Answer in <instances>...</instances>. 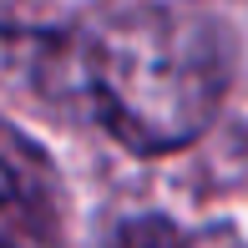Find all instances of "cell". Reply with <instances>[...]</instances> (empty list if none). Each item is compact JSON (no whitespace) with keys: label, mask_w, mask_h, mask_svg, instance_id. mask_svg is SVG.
Listing matches in <instances>:
<instances>
[{"label":"cell","mask_w":248,"mask_h":248,"mask_svg":"<svg viewBox=\"0 0 248 248\" xmlns=\"http://www.w3.org/2000/svg\"><path fill=\"white\" fill-rule=\"evenodd\" d=\"M61 172L51 152L20 127L0 122V218L10 223H61Z\"/></svg>","instance_id":"7a4b0ae2"},{"label":"cell","mask_w":248,"mask_h":248,"mask_svg":"<svg viewBox=\"0 0 248 248\" xmlns=\"http://www.w3.org/2000/svg\"><path fill=\"white\" fill-rule=\"evenodd\" d=\"M92 117L127 152L162 157L193 147L218 122L233 81V46L198 10H127L71 56Z\"/></svg>","instance_id":"6da1fadb"},{"label":"cell","mask_w":248,"mask_h":248,"mask_svg":"<svg viewBox=\"0 0 248 248\" xmlns=\"http://www.w3.org/2000/svg\"><path fill=\"white\" fill-rule=\"evenodd\" d=\"M167 248H248L233 228H202V233H187V238H167Z\"/></svg>","instance_id":"5b68a950"},{"label":"cell","mask_w":248,"mask_h":248,"mask_svg":"<svg viewBox=\"0 0 248 248\" xmlns=\"http://www.w3.org/2000/svg\"><path fill=\"white\" fill-rule=\"evenodd\" d=\"M0 248H71L61 238V223H10L0 233Z\"/></svg>","instance_id":"277c9868"},{"label":"cell","mask_w":248,"mask_h":248,"mask_svg":"<svg viewBox=\"0 0 248 248\" xmlns=\"http://www.w3.org/2000/svg\"><path fill=\"white\" fill-rule=\"evenodd\" d=\"M61 46L36 31H16V26H0V86H51V76L61 71Z\"/></svg>","instance_id":"3957f363"}]
</instances>
